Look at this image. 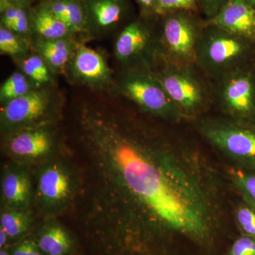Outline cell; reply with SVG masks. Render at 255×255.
Masks as SVG:
<instances>
[{"label":"cell","mask_w":255,"mask_h":255,"mask_svg":"<svg viewBox=\"0 0 255 255\" xmlns=\"http://www.w3.org/2000/svg\"><path fill=\"white\" fill-rule=\"evenodd\" d=\"M64 106L63 96L54 86L36 88L1 106L3 136L28 129L55 125Z\"/></svg>","instance_id":"7a4b0ae2"},{"label":"cell","mask_w":255,"mask_h":255,"mask_svg":"<svg viewBox=\"0 0 255 255\" xmlns=\"http://www.w3.org/2000/svg\"><path fill=\"white\" fill-rule=\"evenodd\" d=\"M79 41L76 38L55 40L34 39L32 48L46 61L55 75L65 74Z\"/></svg>","instance_id":"9a60e30c"},{"label":"cell","mask_w":255,"mask_h":255,"mask_svg":"<svg viewBox=\"0 0 255 255\" xmlns=\"http://www.w3.org/2000/svg\"><path fill=\"white\" fill-rule=\"evenodd\" d=\"M253 63H255V43L205 25L195 65L210 81Z\"/></svg>","instance_id":"6da1fadb"},{"label":"cell","mask_w":255,"mask_h":255,"mask_svg":"<svg viewBox=\"0 0 255 255\" xmlns=\"http://www.w3.org/2000/svg\"><path fill=\"white\" fill-rule=\"evenodd\" d=\"M140 8V16L143 17L153 18L154 9L158 0H135Z\"/></svg>","instance_id":"f1b7e54d"},{"label":"cell","mask_w":255,"mask_h":255,"mask_svg":"<svg viewBox=\"0 0 255 255\" xmlns=\"http://www.w3.org/2000/svg\"><path fill=\"white\" fill-rule=\"evenodd\" d=\"M204 23L255 43V10L246 0H229L217 14L205 19Z\"/></svg>","instance_id":"7c38bea8"},{"label":"cell","mask_w":255,"mask_h":255,"mask_svg":"<svg viewBox=\"0 0 255 255\" xmlns=\"http://www.w3.org/2000/svg\"><path fill=\"white\" fill-rule=\"evenodd\" d=\"M16 63L36 88L54 86L55 75L39 55L33 52Z\"/></svg>","instance_id":"ac0fdd59"},{"label":"cell","mask_w":255,"mask_h":255,"mask_svg":"<svg viewBox=\"0 0 255 255\" xmlns=\"http://www.w3.org/2000/svg\"><path fill=\"white\" fill-rule=\"evenodd\" d=\"M41 2L66 25L74 36L88 38L86 16L81 0H43Z\"/></svg>","instance_id":"2e32d148"},{"label":"cell","mask_w":255,"mask_h":255,"mask_svg":"<svg viewBox=\"0 0 255 255\" xmlns=\"http://www.w3.org/2000/svg\"><path fill=\"white\" fill-rule=\"evenodd\" d=\"M114 89L119 95L152 115L169 117L179 111L152 69H124Z\"/></svg>","instance_id":"8992f818"},{"label":"cell","mask_w":255,"mask_h":255,"mask_svg":"<svg viewBox=\"0 0 255 255\" xmlns=\"http://www.w3.org/2000/svg\"><path fill=\"white\" fill-rule=\"evenodd\" d=\"M229 0H196L199 13L205 19L214 17Z\"/></svg>","instance_id":"484cf974"},{"label":"cell","mask_w":255,"mask_h":255,"mask_svg":"<svg viewBox=\"0 0 255 255\" xmlns=\"http://www.w3.org/2000/svg\"><path fill=\"white\" fill-rule=\"evenodd\" d=\"M149 18L140 16L119 33L114 44V55L124 69L146 68L155 70L160 63L158 32Z\"/></svg>","instance_id":"52a82bcc"},{"label":"cell","mask_w":255,"mask_h":255,"mask_svg":"<svg viewBox=\"0 0 255 255\" xmlns=\"http://www.w3.org/2000/svg\"><path fill=\"white\" fill-rule=\"evenodd\" d=\"M231 255H255V238L248 236L239 238L233 245Z\"/></svg>","instance_id":"4316f807"},{"label":"cell","mask_w":255,"mask_h":255,"mask_svg":"<svg viewBox=\"0 0 255 255\" xmlns=\"http://www.w3.org/2000/svg\"><path fill=\"white\" fill-rule=\"evenodd\" d=\"M0 255H10L7 252L5 251H3V250H1V252H0Z\"/></svg>","instance_id":"836d02e7"},{"label":"cell","mask_w":255,"mask_h":255,"mask_svg":"<svg viewBox=\"0 0 255 255\" xmlns=\"http://www.w3.org/2000/svg\"><path fill=\"white\" fill-rule=\"evenodd\" d=\"M29 49V42L15 34L8 28L0 25V52L1 54L11 57L15 62L26 56Z\"/></svg>","instance_id":"7402d4cb"},{"label":"cell","mask_w":255,"mask_h":255,"mask_svg":"<svg viewBox=\"0 0 255 255\" xmlns=\"http://www.w3.org/2000/svg\"><path fill=\"white\" fill-rule=\"evenodd\" d=\"M38 246L41 251L47 255H65L70 251L72 240L62 226L52 223L41 233Z\"/></svg>","instance_id":"d6986e66"},{"label":"cell","mask_w":255,"mask_h":255,"mask_svg":"<svg viewBox=\"0 0 255 255\" xmlns=\"http://www.w3.org/2000/svg\"><path fill=\"white\" fill-rule=\"evenodd\" d=\"M161 62L194 65L204 28L205 18L191 11H178L159 18Z\"/></svg>","instance_id":"3957f363"},{"label":"cell","mask_w":255,"mask_h":255,"mask_svg":"<svg viewBox=\"0 0 255 255\" xmlns=\"http://www.w3.org/2000/svg\"><path fill=\"white\" fill-rule=\"evenodd\" d=\"M32 35L35 39L55 40L76 38L66 25L58 19L43 3L31 9Z\"/></svg>","instance_id":"e0dca14e"},{"label":"cell","mask_w":255,"mask_h":255,"mask_svg":"<svg viewBox=\"0 0 255 255\" xmlns=\"http://www.w3.org/2000/svg\"><path fill=\"white\" fill-rule=\"evenodd\" d=\"M34 201L42 214L53 216L66 211L78 194V176L73 165L53 159L39 166L35 174Z\"/></svg>","instance_id":"277c9868"},{"label":"cell","mask_w":255,"mask_h":255,"mask_svg":"<svg viewBox=\"0 0 255 255\" xmlns=\"http://www.w3.org/2000/svg\"><path fill=\"white\" fill-rule=\"evenodd\" d=\"M65 74L73 83L98 91L109 90L115 83L105 55L82 41H79Z\"/></svg>","instance_id":"30bf717a"},{"label":"cell","mask_w":255,"mask_h":255,"mask_svg":"<svg viewBox=\"0 0 255 255\" xmlns=\"http://www.w3.org/2000/svg\"><path fill=\"white\" fill-rule=\"evenodd\" d=\"M33 1L34 0H12V2L13 4L27 8V9H31V5Z\"/></svg>","instance_id":"f546056e"},{"label":"cell","mask_w":255,"mask_h":255,"mask_svg":"<svg viewBox=\"0 0 255 255\" xmlns=\"http://www.w3.org/2000/svg\"><path fill=\"white\" fill-rule=\"evenodd\" d=\"M156 75L177 110L194 112L209 103L213 95L212 85L194 65L160 62Z\"/></svg>","instance_id":"5b68a950"},{"label":"cell","mask_w":255,"mask_h":255,"mask_svg":"<svg viewBox=\"0 0 255 255\" xmlns=\"http://www.w3.org/2000/svg\"><path fill=\"white\" fill-rule=\"evenodd\" d=\"M89 36L103 34L115 28L127 16L128 0H81Z\"/></svg>","instance_id":"5bb4252c"},{"label":"cell","mask_w":255,"mask_h":255,"mask_svg":"<svg viewBox=\"0 0 255 255\" xmlns=\"http://www.w3.org/2000/svg\"><path fill=\"white\" fill-rule=\"evenodd\" d=\"M38 244L31 240H26L15 248L12 255H41Z\"/></svg>","instance_id":"83f0119b"},{"label":"cell","mask_w":255,"mask_h":255,"mask_svg":"<svg viewBox=\"0 0 255 255\" xmlns=\"http://www.w3.org/2000/svg\"><path fill=\"white\" fill-rule=\"evenodd\" d=\"M1 193L4 207L30 209L34 200V189L31 174L23 164L14 162L5 167Z\"/></svg>","instance_id":"4fadbf2b"},{"label":"cell","mask_w":255,"mask_h":255,"mask_svg":"<svg viewBox=\"0 0 255 255\" xmlns=\"http://www.w3.org/2000/svg\"><path fill=\"white\" fill-rule=\"evenodd\" d=\"M36 89L27 77L20 71H15L10 75L0 87L1 106L26 95Z\"/></svg>","instance_id":"44dd1931"},{"label":"cell","mask_w":255,"mask_h":255,"mask_svg":"<svg viewBox=\"0 0 255 255\" xmlns=\"http://www.w3.org/2000/svg\"><path fill=\"white\" fill-rule=\"evenodd\" d=\"M9 237L4 229L0 227V247L2 248L7 241V238Z\"/></svg>","instance_id":"4dcf8cb0"},{"label":"cell","mask_w":255,"mask_h":255,"mask_svg":"<svg viewBox=\"0 0 255 255\" xmlns=\"http://www.w3.org/2000/svg\"><path fill=\"white\" fill-rule=\"evenodd\" d=\"M203 133L215 145L246 162L255 171V124L236 122L209 123L202 127Z\"/></svg>","instance_id":"9c48e42d"},{"label":"cell","mask_w":255,"mask_h":255,"mask_svg":"<svg viewBox=\"0 0 255 255\" xmlns=\"http://www.w3.org/2000/svg\"><path fill=\"white\" fill-rule=\"evenodd\" d=\"M13 5L12 0H0V13Z\"/></svg>","instance_id":"1f68e13d"},{"label":"cell","mask_w":255,"mask_h":255,"mask_svg":"<svg viewBox=\"0 0 255 255\" xmlns=\"http://www.w3.org/2000/svg\"><path fill=\"white\" fill-rule=\"evenodd\" d=\"M246 1L255 10V0H246Z\"/></svg>","instance_id":"d6a6232c"},{"label":"cell","mask_w":255,"mask_h":255,"mask_svg":"<svg viewBox=\"0 0 255 255\" xmlns=\"http://www.w3.org/2000/svg\"><path fill=\"white\" fill-rule=\"evenodd\" d=\"M60 140L54 125L14 132L4 136V147L15 162L21 164L48 158Z\"/></svg>","instance_id":"8fae6325"},{"label":"cell","mask_w":255,"mask_h":255,"mask_svg":"<svg viewBox=\"0 0 255 255\" xmlns=\"http://www.w3.org/2000/svg\"><path fill=\"white\" fill-rule=\"evenodd\" d=\"M31 223L30 209L4 207L0 215V227L4 229L10 238H16L27 232Z\"/></svg>","instance_id":"ffe728a7"},{"label":"cell","mask_w":255,"mask_h":255,"mask_svg":"<svg viewBox=\"0 0 255 255\" xmlns=\"http://www.w3.org/2000/svg\"><path fill=\"white\" fill-rule=\"evenodd\" d=\"M178 11H191L199 13L197 1L196 0H158L154 9L152 18L158 19L164 15Z\"/></svg>","instance_id":"603a6c76"},{"label":"cell","mask_w":255,"mask_h":255,"mask_svg":"<svg viewBox=\"0 0 255 255\" xmlns=\"http://www.w3.org/2000/svg\"><path fill=\"white\" fill-rule=\"evenodd\" d=\"M236 217L242 230L248 236L255 238V209L252 206H241Z\"/></svg>","instance_id":"d4e9b609"},{"label":"cell","mask_w":255,"mask_h":255,"mask_svg":"<svg viewBox=\"0 0 255 255\" xmlns=\"http://www.w3.org/2000/svg\"><path fill=\"white\" fill-rule=\"evenodd\" d=\"M234 177L248 202L255 209V171L239 169L234 172Z\"/></svg>","instance_id":"cb8c5ba5"},{"label":"cell","mask_w":255,"mask_h":255,"mask_svg":"<svg viewBox=\"0 0 255 255\" xmlns=\"http://www.w3.org/2000/svg\"><path fill=\"white\" fill-rule=\"evenodd\" d=\"M212 83L213 95L237 121L255 124V63L223 75Z\"/></svg>","instance_id":"ba28073f"}]
</instances>
